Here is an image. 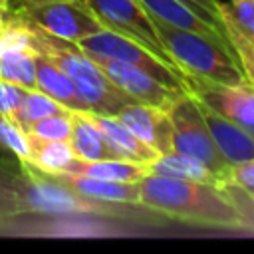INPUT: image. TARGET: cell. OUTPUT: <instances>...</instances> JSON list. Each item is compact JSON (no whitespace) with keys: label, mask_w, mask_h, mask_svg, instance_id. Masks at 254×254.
Returning <instances> with one entry per match:
<instances>
[{"label":"cell","mask_w":254,"mask_h":254,"mask_svg":"<svg viewBox=\"0 0 254 254\" xmlns=\"http://www.w3.org/2000/svg\"><path fill=\"white\" fill-rule=\"evenodd\" d=\"M141 206L149 212L194 226L250 232V226L222 185H206L161 175L139 181Z\"/></svg>","instance_id":"cell-1"},{"label":"cell","mask_w":254,"mask_h":254,"mask_svg":"<svg viewBox=\"0 0 254 254\" xmlns=\"http://www.w3.org/2000/svg\"><path fill=\"white\" fill-rule=\"evenodd\" d=\"M36 87L69 111H89L71 79L44 54L36 52Z\"/></svg>","instance_id":"cell-15"},{"label":"cell","mask_w":254,"mask_h":254,"mask_svg":"<svg viewBox=\"0 0 254 254\" xmlns=\"http://www.w3.org/2000/svg\"><path fill=\"white\" fill-rule=\"evenodd\" d=\"M185 89L202 105L220 113L254 137V85L250 81L224 85L200 77H187Z\"/></svg>","instance_id":"cell-8"},{"label":"cell","mask_w":254,"mask_h":254,"mask_svg":"<svg viewBox=\"0 0 254 254\" xmlns=\"http://www.w3.org/2000/svg\"><path fill=\"white\" fill-rule=\"evenodd\" d=\"M85 113L97 125V129L103 133L105 141L117 153L119 159L135 161V163H147L149 165V163H153L159 157V153L153 147L143 143L115 115H99V113H91V111H85Z\"/></svg>","instance_id":"cell-14"},{"label":"cell","mask_w":254,"mask_h":254,"mask_svg":"<svg viewBox=\"0 0 254 254\" xmlns=\"http://www.w3.org/2000/svg\"><path fill=\"white\" fill-rule=\"evenodd\" d=\"M48 175L83 198H91V200H99V202L141 206L139 183H115V181H103V179L73 175V173H48Z\"/></svg>","instance_id":"cell-11"},{"label":"cell","mask_w":254,"mask_h":254,"mask_svg":"<svg viewBox=\"0 0 254 254\" xmlns=\"http://www.w3.org/2000/svg\"><path fill=\"white\" fill-rule=\"evenodd\" d=\"M141 4L145 6V10L149 12V16L153 20H159V22H163L167 26H173V28H179V30L196 32L200 36H206V38L216 40L222 46L230 48V42H228L226 34H222L220 30L210 26L206 20L196 16L187 4H183L179 0H141Z\"/></svg>","instance_id":"cell-13"},{"label":"cell","mask_w":254,"mask_h":254,"mask_svg":"<svg viewBox=\"0 0 254 254\" xmlns=\"http://www.w3.org/2000/svg\"><path fill=\"white\" fill-rule=\"evenodd\" d=\"M22 93H24V87L0 77V115L14 117L18 103L22 99Z\"/></svg>","instance_id":"cell-27"},{"label":"cell","mask_w":254,"mask_h":254,"mask_svg":"<svg viewBox=\"0 0 254 254\" xmlns=\"http://www.w3.org/2000/svg\"><path fill=\"white\" fill-rule=\"evenodd\" d=\"M149 175H161V177L206 183V185H222L220 179L214 173H210L204 165L177 151L163 153L153 163H149Z\"/></svg>","instance_id":"cell-18"},{"label":"cell","mask_w":254,"mask_h":254,"mask_svg":"<svg viewBox=\"0 0 254 254\" xmlns=\"http://www.w3.org/2000/svg\"><path fill=\"white\" fill-rule=\"evenodd\" d=\"M28 137H30L28 165H32L38 171L64 173L69 167V163L75 159V153L67 141H46V139L32 137L30 133H28Z\"/></svg>","instance_id":"cell-20"},{"label":"cell","mask_w":254,"mask_h":254,"mask_svg":"<svg viewBox=\"0 0 254 254\" xmlns=\"http://www.w3.org/2000/svg\"><path fill=\"white\" fill-rule=\"evenodd\" d=\"M64 173L85 175V177H95V179L115 181V183H139L143 177L149 175V165L147 163L125 161V159L83 161V159L75 157Z\"/></svg>","instance_id":"cell-16"},{"label":"cell","mask_w":254,"mask_h":254,"mask_svg":"<svg viewBox=\"0 0 254 254\" xmlns=\"http://www.w3.org/2000/svg\"><path fill=\"white\" fill-rule=\"evenodd\" d=\"M10 14L38 26L40 30L67 40L79 42L91 34L105 30L99 20L91 14L85 2L75 0H60V2H44V4H16L12 6Z\"/></svg>","instance_id":"cell-6"},{"label":"cell","mask_w":254,"mask_h":254,"mask_svg":"<svg viewBox=\"0 0 254 254\" xmlns=\"http://www.w3.org/2000/svg\"><path fill=\"white\" fill-rule=\"evenodd\" d=\"M0 149L10 151L20 163L30 161V137L12 117L0 115Z\"/></svg>","instance_id":"cell-24"},{"label":"cell","mask_w":254,"mask_h":254,"mask_svg":"<svg viewBox=\"0 0 254 254\" xmlns=\"http://www.w3.org/2000/svg\"><path fill=\"white\" fill-rule=\"evenodd\" d=\"M22 165L0 159V234H8L10 224L24 214L20 198Z\"/></svg>","instance_id":"cell-19"},{"label":"cell","mask_w":254,"mask_h":254,"mask_svg":"<svg viewBox=\"0 0 254 254\" xmlns=\"http://www.w3.org/2000/svg\"><path fill=\"white\" fill-rule=\"evenodd\" d=\"M10 16H14V14H10ZM14 18L24 24L34 52L44 54L71 79L79 97L85 101V105L91 113L117 115L123 105L135 103L101 71V67L87 54H83L77 48V44L56 38L18 16H14Z\"/></svg>","instance_id":"cell-2"},{"label":"cell","mask_w":254,"mask_h":254,"mask_svg":"<svg viewBox=\"0 0 254 254\" xmlns=\"http://www.w3.org/2000/svg\"><path fill=\"white\" fill-rule=\"evenodd\" d=\"M226 38L236 36L244 40H254V0H230L226 4L218 2Z\"/></svg>","instance_id":"cell-23"},{"label":"cell","mask_w":254,"mask_h":254,"mask_svg":"<svg viewBox=\"0 0 254 254\" xmlns=\"http://www.w3.org/2000/svg\"><path fill=\"white\" fill-rule=\"evenodd\" d=\"M91 60L135 103H145V105L169 109L171 103L181 93H185L183 89H173V87L165 85L163 81H159L149 71L141 69L139 65L119 62V60H109V58H91Z\"/></svg>","instance_id":"cell-9"},{"label":"cell","mask_w":254,"mask_h":254,"mask_svg":"<svg viewBox=\"0 0 254 254\" xmlns=\"http://www.w3.org/2000/svg\"><path fill=\"white\" fill-rule=\"evenodd\" d=\"M69 145L77 159L99 161V159H119L109 147L103 133L87 117L85 111H71V137Z\"/></svg>","instance_id":"cell-17"},{"label":"cell","mask_w":254,"mask_h":254,"mask_svg":"<svg viewBox=\"0 0 254 254\" xmlns=\"http://www.w3.org/2000/svg\"><path fill=\"white\" fill-rule=\"evenodd\" d=\"M22 2H26V4H44V2H60V0H16L12 6L22 4ZM75 2H85V0H75Z\"/></svg>","instance_id":"cell-30"},{"label":"cell","mask_w":254,"mask_h":254,"mask_svg":"<svg viewBox=\"0 0 254 254\" xmlns=\"http://www.w3.org/2000/svg\"><path fill=\"white\" fill-rule=\"evenodd\" d=\"M200 111L220 155L226 159L228 165L238 167L254 159V137L250 133H246L242 127H238L236 123L228 121L226 117H222L220 113L212 111L202 103H200Z\"/></svg>","instance_id":"cell-12"},{"label":"cell","mask_w":254,"mask_h":254,"mask_svg":"<svg viewBox=\"0 0 254 254\" xmlns=\"http://www.w3.org/2000/svg\"><path fill=\"white\" fill-rule=\"evenodd\" d=\"M75 44L89 58H109V60H119V62L139 65L141 69L149 71L153 77H157L165 85H169L173 89L187 91L185 81L173 69H169L157 56H153L149 50H145L143 46L135 44L129 38H123V36L109 32V30H101V32L91 34V36H87Z\"/></svg>","instance_id":"cell-7"},{"label":"cell","mask_w":254,"mask_h":254,"mask_svg":"<svg viewBox=\"0 0 254 254\" xmlns=\"http://www.w3.org/2000/svg\"><path fill=\"white\" fill-rule=\"evenodd\" d=\"M10 10H12V6H10L6 0H0V28L8 22V18H10Z\"/></svg>","instance_id":"cell-29"},{"label":"cell","mask_w":254,"mask_h":254,"mask_svg":"<svg viewBox=\"0 0 254 254\" xmlns=\"http://www.w3.org/2000/svg\"><path fill=\"white\" fill-rule=\"evenodd\" d=\"M85 4L105 30L143 46L153 56H157L169 69H173L183 81H187V75L177 67L169 52L163 48L155 24L141 0H85Z\"/></svg>","instance_id":"cell-5"},{"label":"cell","mask_w":254,"mask_h":254,"mask_svg":"<svg viewBox=\"0 0 254 254\" xmlns=\"http://www.w3.org/2000/svg\"><path fill=\"white\" fill-rule=\"evenodd\" d=\"M167 111L173 123V151L183 153L204 165L220 179L222 185L230 183L234 167L228 165L226 159L220 155L202 117L198 99L185 91L171 103Z\"/></svg>","instance_id":"cell-4"},{"label":"cell","mask_w":254,"mask_h":254,"mask_svg":"<svg viewBox=\"0 0 254 254\" xmlns=\"http://www.w3.org/2000/svg\"><path fill=\"white\" fill-rule=\"evenodd\" d=\"M62 111H67V109L62 103H58L56 99H52L50 95H46L44 91H40L38 87H34V89H24L22 99H20L18 109L12 119L24 131H28L30 125L36 123L38 119L54 115V113H62Z\"/></svg>","instance_id":"cell-22"},{"label":"cell","mask_w":254,"mask_h":254,"mask_svg":"<svg viewBox=\"0 0 254 254\" xmlns=\"http://www.w3.org/2000/svg\"><path fill=\"white\" fill-rule=\"evenodd\" d=\"M6 2H8V4H10V6H12V4H14V2H16V0H6Z\"/></svg>","instance_id":"cell-31"},{"label":"cell","mask_w":254,"mask_h":254,"mask_svg":"<svg viewBox=\"0 0 254 254\" xmlns=\"http://www.w3.org/2000/svg\"><path fill=\"white\" fill-rule=\"evenodd\" d=\"M153 24L163 48L187 77H200L224 85H238L248 81L240 62L230 48L196 32L167 26L159 20H153Z\"/></svg>","instance_id":"cell-3"},{"label":"cell","mask_w":254,"mask_h":254,"mask_svg":"<svg viewBox=\"0 0 254 254\" xmlns=\"http://www.w3.org/2000/svg\"><path fill=\"white\" fill-rule=\"evenodd\" d=\"M28 133L32 137L38 139H46V141H67L71 137V111H62V113H54L48 117L38 119L36 123L30 125Z\"/></svg>","instance_id":"cell-25"},{"label":"cell","mask_w":254,"mask_h":254,"mask_svg":"<svg viewBox=\"0 0 254 254\" xmlns=\"http://www.w3.org/2000/svg\"><path fill=\"white\" fill-rule=\"evenodd\" d=\"M115 117L159 155L173 151V123L167 109L145 103H127Z\"/></svg>","instance_id":"cell-10"},{"label":"cell","mask_w":254,"mask_h":254,"mask_svg":"<svg viewBox=\"0 0 254 254\" xmlns=\"http://www.w3.org/2000/svg\"><path fill=\"white\" fill-rule=\"evenodd\" d=\"M230 183L244 189V190H250L254 192V159L238 165L232 169V177H230Z\"/></svg>","instance_id":"cell-28"},{"label":"cell","mask_w":254,"mask_h":254,"mask_svg":"<svg viewBox=\"0 0 254 254\" xmlns=\"http://www.w3.org/2000/svg\"><path fill=\"white\" fill-rule=\"evenodd\" d=\"M179 2L187 4L196 16H200L210 26H214L216 30L226 34L224 24H222V16H220V8H218V0H179Z\"/></svg>","instance_id":"cell-26"},{"label":"cell","mask_w":254,"mask_h":254,"mask_svg":"<svg viewBox=\"0 0 254 254\" xmlns=\"http://www.w3.org/2000/svg\"><path fill=\"white\" fill-rule=\"evenodd\" d=\"M0 77L24 89L36 87V52L34 48L10 50L0 54Z\"/></svg>","instance_id":"cell-21"}]
</instances>
